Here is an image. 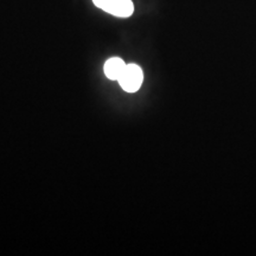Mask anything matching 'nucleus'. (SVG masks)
Instances as JSON below:
<instances>
[{"instance_id":"obj_1","label":"nucleus","mask_w":256,"mask_h":256,"mask_svg":"<svg viewBox=\"0 0 256 256\" xmlns=\"http://www.w3.org/2000/svg\"><path fill=\"white\" fill-rule=\"evenodd\" d=\"M144 81L142 70L136 64H127L122 75L118 80L120 87L127 92H136L140 89Z\"/></svg>"},{"instance_id":"obj_2","label":"nucleus","mask_w":256,"mask_h":256,"mask_svg":"<svg viewBox=\"0 0 256 256\" xmlns=\"http://www.w3.org/2000/svg\"><path fill=\"white\" fill-rule=\"evenodd\" d=\"M92 2L98 8L115 17L127 18L130 17L134 12L132 0H92Z\"/></svg>"},{"instance_id":"obj_3","label":"nucleus","mask_w":256,"mask_h":256,"mask_svg":"<svg viewBox=\"0 0 256 256\" xmlns=\"http://www.w3.org/2000/svg\"><path fill=\"white\" fill-rule=\"evenodd\" d=\"M127 64L124 62L119 57H113L110 58L107 62L104 63V74L110 80H114L118 81L120 78V76L122 75L124 70L126 69Z\"/></svg>"}]
</instances>
